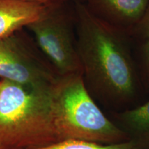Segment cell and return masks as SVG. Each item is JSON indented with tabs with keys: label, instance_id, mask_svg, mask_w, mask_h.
Listing matches in <instances>:
<instances>
[{
	"label": "cell",
	"instance_id": "obj_5",
	"mask_svg": "<svg viewBox=\"0 0 149 149\" xmlns=\"http://www.w3.org/2000/svg\"><path fill=\"white\" fill-rule=\"evenodd\" d=\"M57 74L24 30L0 38V79L32 88L51 86Z\"/></svg>",
	"mask_w": 149,
	"mask_h": 149
},
{
	"label": "cell",
	"instance_id": "obj_9",
	"mask_svg": "<svg viewBox=\"0 0 149 149\" xmlns=\"http://www.w3.org/2000/svg\"><path fill=\"white\" fill-rule=\"evenodd\" d=\"M125 124L136 133L149 135V102L122 115Z\"/></svg>",
	"mask_w": 149,
	"mask_h": 149
},
{
	"label": "cell",
	"instance_id": "obj_11",
	"mask_svg": "<svg viewBox=\"0 0 149 149\" xmlns=\"http://www.w3.org/2000/svg\"><path fill=\"white\" fill-rule=\"evenodd\" d=\"M21 1L38 3L43 5H48V4H51V3H54L60 2V1H66V0H21Z\"/></svg>",
	"mask_w": 149,
	"mask_h": 149
},
{
	"label": "cell",
	"instance_id": "obj_1",
	"mask_svg": "<svg viewBox=\"0 0 149 149\" xmlns=\"http://www.w3.org/2000/svg\"><path fill=\"white\" fill-rule=\"evenodd\" d=\"M74 13L83 74L114 95L131 96L135 87L133 66L116 28L80 2Z\"/></svg>",
	"mask_w": 149,
	"mask_h": 149
},
{
	"label": "cell",
	"instance_id": "obj_4",
	"mask_svg": "<svg viewBox=\"0 0 149 149\" xmlns=\"http://www.w3.org/2000/svg\"><path fill=\"white\" fill-rule=\"evenodd\" d=\"M64 2L46 5L42 15L26 27L57 75L82 72L71 19Z\"/></svg>",
	"mask_w": 149,
	"mask_h": 149
},
{
	"label": "cell",
	"instance_id": "obj_10",
	"mask_svg": "<svg viewBox=\"0 0 149 149\" xmlns=\"http://www.w3.org/2000/svg\"><path fill=\"white\" fill-rule=\"evenodd\" d=\"M136 27L139 29L143 36L149 40V1L144 15Z\"/></svg>",
	"mask_w": 149,
	"mask_h": 149
},
{
	"label": "cell",
	"instance_id": "obj_12",
	"mask_svg": "<svg viewBox=\"0 0 149 149\" xmlns=\"http://www.w3.org/2000/svg\"><path fill=\"white\" fill-rule=\"evenodd\" d=\"M145 51H146V58H147V61H148V66H149V40L148 41V42H147L146 47H145Z\"/></svg>",
	"mask_w": 149,
	"mask_h": 149
},
{
	"label": "cell",
	"instance_id": "obj_3",
	"mask_svg": "<svg viewBox=\"0 0 149 149\" xmlns=\"http://www.w3.org/2000/svg\"><path fill=\"white\" fill-rule=\"evenodd\" d=\"M51 87L32 88L1 79L0 149H35L58 141L52 122Z\"/></svg>",
	"mask_w": 149,
	"mask_h": 149
},
{
	"label": "cell",
	"instance_id": "obj_7",
	"mask_svg": "<svg viewBox=\"0 0 149 149\" xmlns=\"http://www.w3.org/2000/svg\"><path fill=\"white\" fill-rule=\"evenodd\" d=\"M45 6L21 0H0V38L26 27L42 15Z\"/></svg>",
	"mask_w": 149,
	"mask_h": 149
},
{
	"label": "cell",
	"instance_id": "obj_2",
	"mask_svg": "<svg viewBox=\"0 0 149 149\" xmlns=\"http://www.w3.org/2000/svg\"><path fill=\"white\" fill-rule=\"evenodd\" d=\"M52 122L57 140L114 144L126 134L103 114L89 94L82 72L57 75L51 87Z\"/></svg>",
	"mask_w": 149,
	"mask_h": 149
},
{
	"label": "cell",
	"instance_id": "obj_8",
	"mask_svg": "<svg viewBox=\"0 0 149 149\" xmlns=\"http://www.w3.org/2000/svg\"><path fill=\"white\" fill-rule=\"evenodd\" d=\"M35 149H139L133 141H124L114 144H101L81 139H66Z\"/></svg>",
	"mask_w": 149,
	"mask_h": 149
},
{
	"label": "cell",
	"instance_id": "obj_6",
	"mask_svg": "<svg viewBox=\"0 0 149 149\" xmlns=\"http://www.w3.org/2000/svg\"><path fill=\"white\" fill-rule=\"evenodd\" d=\"M88 8L102 19L115 26H137L149 0H86Z\"/></svg>",
	"mask_w": 149,
	"mask_h": 149
}]
</instances>
